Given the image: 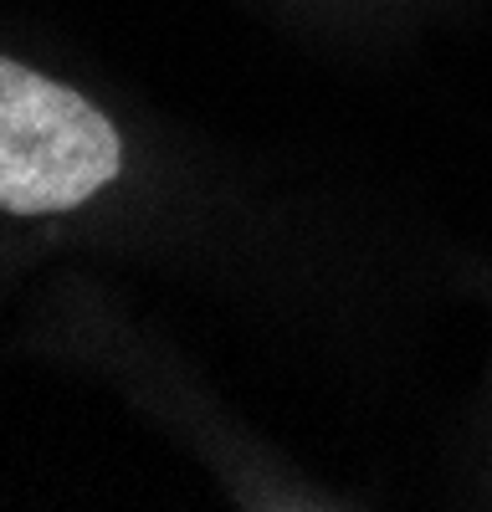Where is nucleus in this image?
<instances>
[{
	"mask_svg": "<svg viewBox=\"0 0 492 512\" xmlns=\"http://www.w3.org/2000/svg\"><path fill=\"white\" fill-rule=\"evenodd\" d=\"M123 164L118 128L72 88L0 57V210L57 216Z\"/></svg>",
	"mask_w": 492,
	"mask_h": 512,
	"instance_id": "nucleus-1",
	"label": "nucleus"
}]
</instances>
